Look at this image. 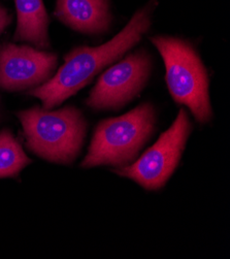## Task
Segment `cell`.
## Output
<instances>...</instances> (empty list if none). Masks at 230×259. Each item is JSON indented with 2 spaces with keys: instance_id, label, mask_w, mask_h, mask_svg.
Wrapping results in <instances>:
<instances>
[{
  "instance_id": "cell-1",
  "label": "cell",
  "mask_w": 230,
  "mask_h": 259,
  "mask_svg": "<svg viewBox=\"0 0 230 259\" xmlns=\"http://www.w3.org/2000/svg\"><path fill=\"white\" fill-rule=\"evenodd\" d=\"M156 0L137 11L129 23L111 40L99 47H80L65 56L63 65L44 84L28 94L41 100L45 110L55 107L86 87L105 67L120 59L147 33Z\"/></svg>"
},
{
  "instance_id": "cell-11",
  "label": "cell",
  "mask_w": 230,
  "mask_h": 259,
  "mask_svg": "<svg viewBox=\"0 0 230 259\" xmlns=\"http://www.w3.org/2000/svg\"><path fill=\"white\" fill-rule=\"evenodd\" d=\"M12 23V15L0 6V34H2L8 26Z\"/></svg>"
},
{
  "instance_id": "cell-3",
  "label": "cell",
  "mask_w": 230,
  "mask_h": 259,
  "mask_svg": "<svg viewBox=\"0 0 230 259\" xmlns=\"http://www.w3.org/2000/svg\"><path fill=\"white\" fill-rule=\"evenodd\" d=\"M155 126L156 112L151 103H143L120 117L102 120L95 128L81 167L131 164L154 134Z\"/></svg>"
},
{
  "instance_id": "cell-9",
  "label": "cell",
  "mask_w": 230,
  "mask_h": 259,
  "mask_svg": "<svg viewBox=\"0 0 230 259\" xmlns=\"http://www.w3.org/2000/svg\"><path fill=\"white\" fill-rule=\"evenodd\" d=\"M18 24L15 40L26 41L38 49L50 47L49 17L42 0H15Z\"/></svg>"
},
{
  "instance_id": "cell-8",
  "label": "cell",
  "mask_w": 230,
  "mask_h": 259,
  "mask_svg": "<svg viewBox=\"0 0 230 259\" xmlns=\"http://www.w3.org/2000/svg\"><path fill=\"white\" fill-rule=\"evenodd\" d=\"M55 16L71 29L90 35L106 33L112 23L109 0H57Z\"/></svg>"
},
{
  "instance_id": "cell-4",
  "label": "cell",
  "mask_w": 230,
  "mask_h": 259,
  "mask_svg": "<svg viewBox=\"0 0 230 259\" xmlns=\"http://www.w3.org/2000/svg\"><path fill=\"white\" fill-rule=\"evenodd\" d=\"M165 65V80L175 102L186 106L199 123L212 120L209 74L196 50L186 40L170 36H153Z\"/></svg>"
},
{
  "instance_id": "cell-5",
  "label": "cell",
  "mask_w": 230,
  "mask_h": 259,
  "mask_svg": "<svg viewBox=\"0 0 230 259\" xmlns=\"http://www.w3.org/2000/svg\"><path fill=\"white\" fill-rule=\"evenodd\" d=\"M191 132L189 116L181 109L171 126L139 159L129 165L117 167L114 171L134 181L148 191L161 189L176 169Z\"/></svg>"
},
{
  "instance_id": "cell-7",
  "label": "cell",
  "mask_w": 230,
  "mask_h": 259,
  "mask_svg": "<svg viewBox=\"0 0 230 259\" xmlns=\"http://www.w3.org/2000/svg\"><path fill=\"white\" fill-rule=\"evenodd\" d=\"M57 67L50 52L11 42L0 45V89L21 91L48 82Z\"/></svg>"
},
{
  "instance_id": "cell-2",
  "label": "cell",
  "mask_w": 230,
  "mask_h": 259,
  "mask_svg": "<svg viewBox=\"0 0 230 259\" xmlns=\"http://www.w3.org/2000/svg\"><path fill=\"white\" fill-rule=\"evenodd\" d=\"M27 149L49 162L71 164L82 151L88 124L74 107L50 111L39 107L17 114Z\"/></svg>"
},
{
  "instance_id": "cell-10",
  "label": "cell",
  "mask_w": 230,
  "mask_h": 259,
  "mask_svg": "<svg viewBox=\"0 0 230 259\" xmlns=\"http://www.w3.org/2000/svg\"><path fill=\"white\" fill-rule=\"evenodd\" d=\"M30 163V158L12 132H0V179L16 177Z\"/></svg>"
},
{
  "instance_id": "cell-6",
  "label": "cell",
  "mask_w": 230,
  "mask_h": 259,
  "mask_svg": "<svg viewBox=\"0 0 230 259\" xmlns=\"http://www.w3.org/2000/svg\"><path fill=\"white\" fill-rule=\"evenodd\" d=\"M152 59L141 50L126 56L102 73L87 98L94 111H116L130 102L146 86Z\"/></svg>"
}]
</instances>
